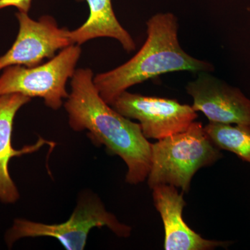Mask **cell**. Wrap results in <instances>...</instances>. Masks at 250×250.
Masks as SVG:
<instances>
[{
	"instance_id": "6da1fadb",
	"label": "cell",
	"mask_w": 250,
	"mask_h": 250,
	"mask_svg": "<svg viewBox=\"0 0 250 250\" xmlns=\"http://www.w3.org/2000/svg\"><path fill=\"white\" fill-rule=\"evenodd\" d=\"M90 68L77 69L71 78V91L64 103L69 125L74 131L87 130L95 146H104L127 166L126 182L138 184L147 178L152 160V143L140 124L116 111L99 94Z\"/></svg>"
},
{
	"instance_id": "7a4b0ae2",
	"label": "cell",
	"mask_w": 250,
	"mask_h": 250,
	"mask_svg": "<svg viewBox=\"0 0 250 250\" xmlns=\"http://www.w3.org/2000/svg\"><path fill=\"white\" fill-rule=\"evenodd\" d=\"M147 38L133 58L121 66L93 77V83L108 104L130 87L176 71L211 72L209 62L188 54L178 40L177 18L170 13L158 14L147 22Z\"/></svg>"
},
{
	"instance_id": "3957f363",
	"label": "cell",
	"mask_w": 250,
	"mask_h": 250,
	"mask_svg": "<svg viewBox=\"0 0 250 250\" xmlns=\"http://www.w3.org/2000/svg\"><path fill=\"white\" fill-rule=\"evenodd\" d=\"M223 157L211 142L201 123L194 121L187 129L152 144V160L148 185L161 184L188 192L197 170L214 164Z\"/></svg>"
},
{
	"instance_id": "277c9868",
	"label": "cell",
	"mask_w": 250,
	"mask_h": 250,
	"mask_svg": "<svg viewBox=\"0 0 250 250\" xmlns=\"http://www.w3.org/2000/svg\"><path fill=\"white\" fill-rule=\"evenodd\" d=\"M107 227L119 237H129L131 229L105 208L96 195L90 192L82 194L76 208L67 221L47 225L26 219L14 220L5 234V242L11 248L21 238L52 237L56 238L67 250H83L90 230L94 228Z\"/></svg>"
},
{
	"instance_id": "5b68a950",
	"label": "cell",
	"mask_w": 250,
	"mask_h": 250,
	"mask_svg": "<svg viewBox=\"0 0 250 250\" xmlns=\"http://www.w3.org/2000/svg\"><path fill=\"white\" fill-rule=\"evenodd\" d=\"M81 54L80 45L72 44L37 66L6 67L0 75V96L18 93L30 98H40L47 107L59 109L68 98L67 82L76 71Z\"/></svg>"
},
{
	"instance_id": "8992f818",
	"label": "cell",
	"mask_w": 250,
	"mask_h": 250,
	"mask_svg": "<svg viewBox=\"0 0 250 250\" xmlns=\"http://www.w3.org/2000/svg\"><path fill=\"white\" fill-rule=\"evenodd\" d=\"M112 107L129 119L139 121L146 139L161 140L185 131L197 118L192 106L170 99L125 91Z\"/></svg>"
},
{
	"instance_id": "52a82bcc",
	"label": "cell",
	"mask_w": 250,
	"mask_h": 250,
	"mask_svg": "<svg viewBox=\"0 0 250 250\" xmlns=\"http://www.w3.org/2000/svg\"><path fill=\"white\" fill-rule=\"evenodd\" d=\"M16 17L19 31L11 48L0 57V71L11 65L37 66L45 59L53 58L58 51L72 45L70 30L59 27L52 16L34 21L27 13L18 11Z\"/></svg>"
},
{
	"instance_id": "ba28073f",
	"label": "cell",
	"mask_w": 250,
	"mask_h": 250,
	"mask_svg": "<svg viewBox=\"0 0 250 250\" xmlns=\"http://www.w3.org/2000/svg\"><path fill=\"white\" fill-rule=\"evenodd\" d=\"M209 72H199L196 80L187 85L193 109L202 112L211 123L250 126V100Z\"/></svg>"
},
{
	"instance_id": "9c48e42d",
	"label": "cell",
	"mask_w": 250,
	"mask_h": 250,
	"mask_svg": "<svg viewBox=\"0 0 250 250\" xmlns=\"http://www.w3.org/2000/svg\"><path fill=\"white\" fill-rule=\"evenodd\" d=\"M153 199L160 213L164 229L166 250H209L227 248L229 241H209L189 228L183 218L186 206L183 193H179L174 186L161 184L153 188Z\"/></svg>"
},
{
	"instance_id": "30bf717a",
	"label": "cell",
	"mask_w": 250,
	"mask_h": 250,
	"mask_svg": "<svg viewBox=\"0 0 250 250\" xmlns=\"http://www.w3.org/2000/svg\"><path fill=\"white\" fill-rule=\"evenodd\" d=\"M31 100L29 97L18 93L0 96V202L4 204L16 203L20 198L17 187L9 173V165L11 159L37 152L45 145H54L39 138L35 144L24 146L21 149L13 147L15 117L18 111Z\"/></svg>"
},
{
	"instance_id": "8fae6325",
	"label": "cell",
	"mask_w": 250,
	"mask_h": 250,
	"mask_svg": "<svg viewBox=\"0 0 250 250\" xmlns=\"http://www.w3.org/2000/svg\"><path fill=\"white\" fill-rule=\"evenodd\" d=\"M85 1L89 7V16L81 27L70 31L72 44L80 45L98 38H111L119 41L126 52L136 49V43L129 33L117 19L111 0H77Z\"/></svg>"
},
{
	"instance_id": "7c38bea8",
	"label": "cell",
	"mask_w": 250,
	"mask_h": 250,
	"mask_svg": "<svg viewBox=\"0 0 250 250\" xmlns=\"http://www.w3.org/2000/svg\"><path fill=\"white\" fill-rule=\"evenodd\" d=\"M206 133L218 149L229 151L250 164V126L211 123L205 126Z\"/></svg>"
},
{
	"instance_id": "4fadbf2b",
	"label": "cell",
	"mask_w": 250,
	"mask_h": 250,
	"mask_svg": "<svg viewBox=\"0 0 250 250\" xmlns=\"http://www.w3.org/2000/svg\"><path fill=\"white\" fill-rule=\"evenodd\" d=\"M32 0H0V10L7 7L17 8L21 12H29Z\"/></svg>"
}]
</instances>
